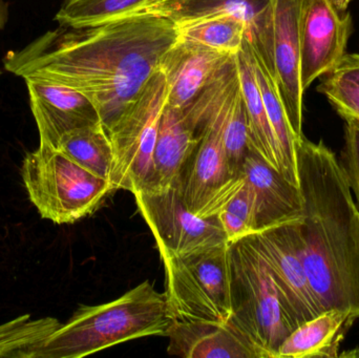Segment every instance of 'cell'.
<instances>
[{
	"instance_id": "6da1fadb",
	"label": "cell",
	"mask_w": 359,
	"mask_h": 358,
	"mask_svg": "<svg viewBox=\"0 0 359 358\" xmlns=\"http://www.w3.org/2000/svg\"><path fill=\"white\" fill-rule=\"evenodd\" d=\"M180 37L168 17L139 13L94 27H60L4 58L23 79L67 86L88 97L107 132L138 99Z\"/></svg>"
},
{
	"instance_id": "7a4b0ae2",
	"label": "cell",
	"mask_w": 359,
	"mask_h": 358,
	"mask_svg": "<svg viewBox=\"0 0 359 358\" xmlns=\"http://www.w3.org/2000/svg\"><path fill=\"white\" fill-rule=\"evenodd\" d=\"M304 201V263L325 310L350 311L359 319V209L343 165L323 141L305 136L297 147Z\"/></svg>"
},
{
	"instance_id": "3957f363",
	"label": "cell",
	"mask_w": 359,
	"mask_h": 358,
	"mask_svg": "<svg viewBox=\"0 0 359 358\" xmlns=\"http://www.w3.org/2000/svg\"><path fill=\"white\" fill-rule=\"evenodd\" d=\"M172 317L165 292L149 281L120 298L80 307L34 350L32 358H79L147 336H166Z\"/></svg>"
},
{
	"instance_id": "277c9868",
	"label": "cell",
	"mask_w": 359,
	"mask_h": 358,
	"mask_svg": "<svg viewBox=\"0 0 359 358\" xmlns=\"http://www.w3.org/2000/svg\"><path fill=\"white\" fill-rule=\"evenodd\" d=\"M231 317L262 358H278L280 345L295 329L267 263L246 239L230 243Z\"/></svg>"
},
{
	"instance_id": "5b68a950",
	"label": "cell",
	"mask_w": 359,
	"mask_h": 358,
	"mask_svg": "<svg viewBox=\"0 0 359 358\" xmlns=\"http://www.w3.org/2000/svg\"><path fill=\"white\" fill-rule=\"evenodd\" d=\"M21 174L42 218L57 224H72L94 214L115 191L111 181L41 143L23 160Z\"/></svg>"
},
{
	"instance_id": "8992f818",
	"label": "cell",
	"mask_w": 359,
	"mask_h": 358,
	"mask_svg": "<svg viewBox=\"0 0 359 358\" xmlns=\"http://www.w3.org/2000/svg\"><path fill=\"white\" fill-rule=\"evenodd\" d=\"M238 88L240 77L203 118L198 128V144L175 185L188 209L201 218L217 216L245 183L243 176L234 177L230 172L224 144L228 113Z\"/></svg>"
},
{
	"instance_id": "52a82bcc",
	"label": "cell",
	"mask_w": 359,
	"mask_h": 358,
	"mask_svg": "<svg viewBox=\"0 0 359 358\" xmlns=\"http://www.w3.org/2000/svg\"><path fill=\"white\" fill-rule=\"evenodd\" d=\"M165 296L174 321L228 323L231 317L230 243L163 259Z\"/></svg>"
},
{
	"instance_id": "ba28073f",
	"label": "cell",
	"mask_w": 359,
	"mask_h": 358,
	"mask_svg": "<svg viewBox=\"0 0 359 358\" xmlns=\"http://www.w3.org/2000/svg\"><path fill=\"white\" fill-rule=\"evenodd\" d=\"M168 95V81L159 69L134 104L107 132L115 156L111 178L115 191L124 189L134 195L149 188L160 118Z\"/></svg>"
},
{
	"instance_id": "9c48e42d",
	"label": "cell",
	"mask_w": 359,
	"mask_h": 358,
	"mask_svg": "<svg viewBox=\"0 0 359 358\" xmlns=\"http://www.w3.org/2000/svg\"><path fill=\"white\" fill-rule=\"evenodd\" d=\"M137 207L157 242L161 260L229 243L217 216L192 214L177 186L134 193Z\"/></svg>"
},
{
	"instance_id": "30bf717a",
	"label": "cell",
	"mask_w": 359,
	"mask_h": 358,
	"mask_svg": "<svg viewBox=\"0 0 359 358\" xmlns=\"http://www.w3.org/2000/svg\"><path fill=\"white\" fill-rule=\"evenodd\" d=\"M245 239L267 263L295 328L324 312L304 263L301 221L259 231Z\"/></svg>"
},
{
	"instance_id": "8fae6325",
	"label": "cell",
	"mask_w": 359,
	"mask_h": 358,
	"mask_svg": "<svg viewBox=\"0 0 359 358\" xmlns=\"http://www.w3.org/2000/svg\"><path fill=\"white\" fill-rule=\"evenodd\" d=\"M273 6L274 0H165L147 13L168 17L178 27L217 15L240 19L255 60L276 81Z\"/></svg>"
},
{
	"instance_id": "7c38bea8",
	"label": "cell",
	"mask_w": 359,
	"mask_h": 358,
	"mask_svg": "<svg viewBox=\"0 0 359 358\" xmlns=\"http://www.w3.org/2000/svg\"><path fill=\"white\" fill-rule=\"evenodd\" d=\"M352 33L351 15L332 0H303L299 18L301 81L306 90L343 60Z\"/></svg>"
},
{
	"instance_id": "4fadbf2b",
	"label": "cell",
	"mask_w": 359,
	"mask_h": 358,
	"mask_svg": "<svg viewBox=\"0 0 359 358\" xmlns=\"http://www.w3.org/2000/svg\"><path fill=\"white\" fill-rule=\"evenodd\" d=\"M303 0H274L273 54L278 94L297 143L303 134L299 18Z\"/></svg>"
},
{
	"instance_id": "5bb4252c",
	"label": "cell",
	"mask_w": 359,
	"mask_h": 358,
	"mask_svg": "<svg viewBox=\"0 0 359 358\" xmlns=\"http://www.w3.org/2000/svg\"><path fill=\"white\" fill-rule=\"evenodd\" d=\"M25 83L41 144L56 149L67 132L101 123L92 101L78 90L41 80L25 79Z\"/></svg>"
},
{
	"instance_id": "9a60e30c",
	"label": "cell",
	"mask_w": 359,
	"mask_h": 358,
	"mask_svg": "<svg viewBox=\"0 0 359 358\" xmlns=\"http://www.w3.org/2000/svg\"><path fill=\"white\" fill-rule=\"evenodd\" d=\"M242 176L252 193L257 233L302 221L304 201L299 187L253 149H249L243 162Z\"/></svg>"
},
{
	"instance_id": "2e32d148",
	"label": "cell",
	"mask_w": 359,
	"mask_h": 358,
	"mask_svg": "<svg viewBox=\"0 0 359 358\" xmlns=\"http://www.w3.org/2000/svg\"><path fill=\"white\" fill-rule=\"evenodd\" d=\"M231 56L179 37L160 67L168 81L166 104L185 109L219 75Z\"/></svg>"
},
{
	"instance_id": "e0dca14e",
	"label": "cell",
	"mask_w": 359,
	"mask_h": 358,
	"mask_svg": "<svg viewBox=\"0 0 359 358\" xmlns=\"http://www.w3.org/2000/svg\"><path fill=\"white\" fill-rule=\"evenodd\" d=\"M168 352L183 358H262L259 350L231 323L172 322Z\"/></svg>"
},
{
	"instance_id": "ac0fdd59",
	"label": "cell",
	"mask_w": 359,
	"mask_h": 358,
	"mask_svg": "<svg viewBox=\"0 0 359 358\" xmlns=\"http://www.w3.org/2000/svg\"><path fill=\"white\" fill-rule=\"evenodd\" d=\"M200 135L183 109L164 105L154 151L153 177L144 191H164L176 185Z\"/></svg>"
},
{
	"instance_id": "d6986e66",
	"label": "cell",
	"mask_w": 359,
	"mask_h": 358,
	"mask_svg": "<svg viewBox=\"0 0 359 358\" xmlns=\"http://www.w3.org/2000/svg\"><path fill=\"white\" fill-rule=\"evenodd\" d=\"M355 321L350 311L325 310L289 334L278 358L337 357L341 343Z\"/></svg>"
},
{
	"instance_id": "ffe728a7",
	"label": "cell",
	"mask_w": 359,
	"mask_h": 358,
	"mask_svg": "<svg viewBox=\"0 0 359 358\" xmlns=\"http://www.w3.org/2000/svg\"><path fill=\"white\" fill-rule=\"evenodd\" d=\"M241 90L246 104L249 120V149L262 156L280 172V153L273 130L270 125L261 90L253 67L252 52L246 38L242 50L236 54Z\"/></svg>"
},
{
	"instance_id": "44dd1931",
	"label": "cell",
	"mask_w": 359,
	"mask_h": 358,
	"mask_svg": "<svg viewBox=\"0 0 359 358\" xmlns=\"http://www.w3.org/2000/svg\"><path fill=\"white\" fill-rule=\"evenodd\" d=\"M252 61L266 113L278 142L280 174L289 182L299 187L297 157V147L299 143L293 134L288 116L278 94V86L268 71L255 60L253 53Z\"/></svg>"
},
{
	"instance_id": "7402d4cb",
	"label": "cell",
	"mask_w": 359,
	"mask_h": 358,
	"mask_svg": "<svg viewBox=\"0 0 359 358\" xmlns=\"http://www.w3.org/2000/svg\"><path fill=\"white\" fill-rule=\"evenodd\" d=\"M56 149L88 172L111 181L115 156L111 139L102 123L67 132Z\"/></svg>"
},
{
	"instance_id": "603a6c76",
	"label": "cell",
	"mask_w": 359,
	"mask_h": 358,
	"mask_svg": "<svg viewBox=\"0 0 359 358\" xmlns=\"http://www.w3.org/2000/svg\"><path fill=\"white\" fill-rule=\"evenodd\" d=\"M165 0H65L55 20L63 27L81 29L147 12Z\"/></svg>"
},
{
	"instance_id": "cb8c5ba5",
	"label": "cell",
	"mask_w": 359,
	"mask_h": 358,
	"mask_svg": "<svg viewBox=\"0 0 359 358\" xmlns=\"http://www.w3.org/2000/svg\"><path fill=\"white\" fill-rule=\"evenodd\" d=\"M180 37L219 52L236 55L246 36L245 23L230 15H217L179 27Z\"/></svg>"
},
{
	"instance_id": "d4e9b609",
	"label": "cell",
	"mask_w": 359,
	"mask_h": 358,
	"mask_svg": "<svg viewBox=\"0 0 359 358\" xmlns=\"http://www.w3.org/2000/svg\"><path fill=\"white\" fill-rule=\"evenodd\" d=\"M60 325L53 317L31 321L25 315L0 326V357L32 358L34 350Z\"/></svg>"
},
{
	"instance_id": "484cf974",
	"label": "cell",
	"mask_w": 359,
	"mask_h": 358,
	"mask_svg": "<svg viewBox=\"0 0 359 358\" xmlns=\"http://www.w3.org/2000/svg\"><path fill=\"white\" fill-rule=\"evenodd\" d=\"M224 144L230 172L234 177H242L243 162L249 151V120L241 84L228 113Z\"/></svg>"
},
{
	"instance_id": "4316f807",
	"label": "cell",
	"mask_w": 359,
	"mask_h": 358,
	"mask_svg": "<svg viewBox=\"0 0 359 358\" xmlns=\"http://www.w3.org/2000/svg\"><path fill=\"white\" fill-rule=\"evenodd\" d=\"M229 243L257 233L252 193L246 184L217 214Z\"/></svg>"
},
{
	"instance_id": "83f0119b",
	"label": "cell",
	"mask_w": 359,
	"mask_h": 358,
	"mask_svg": "<svg viewBox=\"0 0 359 358\" xmlns=\"http://www.w3.org/2000/svg\"><path fill=\"white\" fill-rule=\"evenodd\" d=\"M318 92L324 95L344 119L359 120V85L330 75L320 82Z\"/></svg>"
},
{
	"instance_id": "f1b7e54d",
	"label": "cell",
	"mask_w": 359,
	"mask_h": 358,
	"mask_svg": "<svg viewBox=\"0 0 359 358\" xmlns=\"http://www.w3.org/2000/svg\"><path fill=\"white\" fill-rule=\"evenodd\" d=\"M346 120V144L344 149V170L359 209V120Z\"/></svg>"
},
{
	"instance_id": "f546056e",
	"label": "cell",
	"mask_w": 359,
	"mask_h": 358,
	"mask_svg": "<svg viewBox=\"0 0 359 358\" xmlns=\"http://www.w3.org/2000/svg\"><path fill=\"white\" fill-rule=\"evenodd\" d=\"M328 75L359 85V54H346L337 69Z\"/></svg>"
},
{
	"instance_id": "4dcf8cb0",
	"label": "cell",
	"mask_w": 359,
	"mask_h": 358,
	"mask_svg": "<svg viewBox=\"0 0 359 358\" xmlns=\"http://www.w3.org/2000/svg\"><path fill=\"white\" fill-rule=\"evenodd\" d=\"M8 17H10L8 2L6 0H0V29H4L6 27ZM0 76H1V71H0Z\"/></svg>"
},
{
	"instance_id": "1f68e13d",
	"label": "cell",
	"mask_w": 359,
	"mask_h": 358,
	"mask_svg": "<svg viewBox=\"0 0 359 358\" xmlns=\"http://www.w3.org/2000/svg\"><path fill=\"white\" fill-rule=\"evenodd\" d=\"M333 4L337 6V10L341 11V12H345L347 11L348 6H349L350 2L352 0H332Z\"/></svg>"
}]
</instances>
